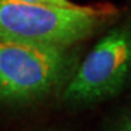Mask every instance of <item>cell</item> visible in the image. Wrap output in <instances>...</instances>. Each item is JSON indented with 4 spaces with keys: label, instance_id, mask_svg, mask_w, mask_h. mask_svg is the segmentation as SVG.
Returning a JSON list of instances; mask_svg holds the SVG:
<instances>
[{
    "label": "cell",
    "instance_id": "cell-1",
    "mask_svg": "<svg viewBox=\"0 0 131 131\" xmlns=\"http://www.w3.org/2000/svg\"><path fill=\"white\" fill-rule=\"evenodd\" d=\"M115 14L111 5L60 7L0 0V38L71 48L92 36Z\"/></svg>",
    "mask_w": 131,
    "mask_h": 131
},
{
    "label": "cell",
    "instance_id": "cell-2",
    "mask_svg": "<svg viewBox=\"0 0 131 131\" xmlns=\"http://www.w3.org/2000/svg\"><path fill=\"white\" fill-rule=\"evenodd\" d=\"M75 62L70 47L0 38V102L27 104L48 96L71 78Z\"/></svg>",
    "mask_w": 131,
    "mask_h": 131
},
{
    "label": "cell",
    "instance_id": "cell-3",
    "mask_svg": "<svg viewBox=\"0 0 131 131\" xmlns=\"http://www.w3.org/2000/svg\"><path fill=\"white\" fill-rule=\"evenodd\" d=\"M131 83V23L100 39L71 75L64 99L90 104L115 96Z\"/></svg>",
    "mask_w": 131,
    "mask_h": 131
},
{
    "label": "cell",
    "instance_id": "cell-4",
    "mask_svg": "<svg viewBox=\"0 0 131 131\" xmlns=\"http://www.w3.org/2000/svg\"><path fill=\"white\" fill-rule=\"evenodd\" d=\"M26 3H35V4H50V5H60V7H70L74 5L70 0H20Z\"/></svg>",
    "mask_w": 131,
    "mask_h": 131
},
{
    "label": "cell",
    "instance_id": "cell-5",
    "mask_svg": "<svg viewBox=\"0 0 131 131\" xmlns=\"http://www.w3.org/2000/svg\"><path fill=\"white\" fill-rule=\"evenodd\" d=\"M114 131H131V114L124 118Z\"/></svg>",
    "mask_w": 131,
    "mask_h": 131
}]
</instances>
